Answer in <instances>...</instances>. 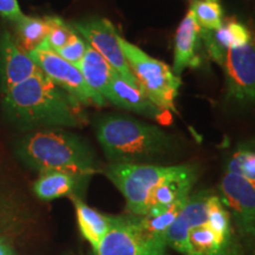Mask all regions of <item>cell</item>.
Returning <instances> with one entry per match:
<instances>
[{
	"mask_svg": "<svg viewBox=\"0 0 255 255\" xmlns=\"http://www.w3.org/2000/svg\"><path fill=\"white\" fill-rule=\"evenodd\" d=\"M1 96L6 117L21 129L75 128L84 124L79 103L41 71Z\"/></svg>",
	"mask_w": 255,
	"mask_h": 255,
	"instance_id": "1",
	"label": "cell"
},
{
	"mask_svg": "<svg viewBox=\"0 0 255 255\" xmlns=\"http://www.w3.org/2000/svg\"><path fill=\"white\" fill-rule=\"evenodd\" d=\"M14 152L27 168L39 174L62 171L90 178L101 171L91 145L60 128L30 131L18 139Z\"/></svg>",
	"mask_w": 255,
	"mask_h": 255,
	"instance_id": "2",
	"label": "cell"
},
{
	"mask_svg": "<svg viewBox=\"0 0 255 255\" xmlns=\"http://www.w3.org/2000/svg\"><path fill=\"white\" fill-rule=\"evenodd\" d=\"M95 129L111 163H144L173 150V137L131 117L104 115L96 121Z\"/></svg>",
	"mask_w": 255,
	"mask_h": 255,
	"instance_id": "3",
	"label": "cell"
},
{
	"mask_svg": "<svg viewBox=\"0 0 255 255\" xmlns=\"http://www.w3.org/2000/svg\"><path fill=\"white\" fill-rule=\"evenodd\" d=\"M38 227L37 210L20 175L0 156V240L25 241Z\"/></svg>",
	"mask_w": 255,
	"mask_h": 255,
	"instance_id": "4",
	"label": "cell"
},
{
	"mask_svg": "<svg viewBox=\"0 0 255 255\" xmlns=\"http://www.w3.org/2000/svg\"><path fill=\"white\" fill-rule=\"evenodd\" d=\"M120 44L142 92L161 110L175 111L174 103L182 84L181 78L167 64L146 55L121 36Z\"/></svg>",
	"mask_w": 255,
	"mask_h": 255,
	"instance_id": "5",
	"label": "cell"
},
{
	"mask_svg": "<svg viewBox=\"0 0 255 255\" xmlns=\"http://www.w3.org/2000/svg\"><path fill=\"white\" fill-rule=\"evenodd\" d=\"M169 170L170 167L146 163H110L101 171L123 194L128 213L144 216L152 193Z\"/></svg>",
	"mask_w": 255,
	"mask_h": 255,
	"instance_id": "6",
	"label": "cell"
},
{
	"mask_svg": "<svg viewBox=\"0 0 255 255\" xmlns=\"http://www.w3.org/2000/svg\"><path fill=\"white\" fill-rule=\"evenodd\" d=\"M219 190L239 241L247 255H255V181L226 171Z\"/></svg>",
	"mask_w": 255,
	"mask_h": 255,
	"instance_id": "7",
	"label": "cell"
},
{
	"mask_svg": "<svg viewBox=\"0 0 255 255\" xmlns=\"http://www.w3.org/2000/svg\"><path fill=\"white\" fill-rule=\"evenodd\" d=\"M164 238L146 232L138 216H116L114 225L92 250V255H165Z\"/></svg>",
	"mask_w": 255,
	"mask_h": 255,
	"instance_id": "8",
	"label": "cell"
},
{
	"mask_svg": "<svg viewBox=\"0 0 255 255\" xmlns=\"http://www.w3.org/2000/svg\"><path fill=\"white\" fill-rule=\"evenodd\" d=\"M71 27L79 33L83 39L97 51L110 64L111 68L132 87L138 88L135 76L132 75L120 44V34L110 20L105 18H90L73 21ZM141 90V89H139ZM142 91V90H141Z\"/></svg>",
	"mask_w": 255,
	"mask_h": 255,
	"instance_id": "9",
	"label": "cell"
},
{
	"mask_svg": "<svg viewBox=\"0 0 255 255\" xmlns=\"http://www.w3.org/2000/svg\"><path fill=\"white\" fill-rule=\"evenodd\" d=\"M28 55L44 75L68 92L77 103L98 105L97 100L88 88L77 66L66 62L44 43L31 51Z\"/></svg>",
	"mask_w": 255,
	"mask_h": 255,
	"instance_id": "10",
	"label": "cell"
},
{
	"mask_svg": "<svg viewBox=\"0 0 255 255\" xmlns=\"http://www.w3.org/2000/svg\"><path fill=\"white\" fill-rule=\"evenodd\" d=\"M222 66L225 69L228 100L239 104L255 103L254 41L229 49Z\"/></svg>",
	"mask_w": 255,
	"mask_h": 255,
	"instance_id": "11",
	"label": "cell"
},
{
	"mask_svg": "<svg viewBox=\"0 0 255 255\" xmlns=\"http://www.w3.org/2000/svg\"><path fill=\"white\" fill-rule=\"evenodd\" d=\"M212 191L200 190L188 197L186 205L165 233V244L183 255H189V234L193 229L207 225L208 200Z\"/></svg>",
	"mask_w": 255,
	"mask_h": 255,
	"instance_id": "12",
	"label": "cell"
},
{
	"mask_svg": "<svg viewBox=\"0 0 255 255\" xmlns=\"http://www.w3.org/2000/svg\"><path fill=\"white\" fill-rule=\"evenodd\" d=\"M40 70L7 30L0 32V92L20 84Z\"/></svg>",
	"mask_w": 255,
	"mask_h": 255,
	"instance_id": "13",
	"label": "cell"
},
{
	"mask_svg": "<svg viewBox=\"0 0 255 255\" xmlns=\"http://www.w3.org/2000/svg\"><path fill=\"white\" fill-rule=\"evenodd\" d=\"M197 176L199 168L196 165L181 164L170 167L167 176L161 181L152 193L146 214L163 210L176 201L189 196Z\"/></svg>",
	"mask_w": 255,
	"mask_h": 255,
	"instance_id": "14",
	"label": "cell"
},
{
	"mask_svg": "<svg viewBox=\"0 0 255 255\" xmlns=\"http://www.w3.org/2000/svg\"><path fill=\"white\" fill-rule=\"evenodd\" d=\"M104 100L126 110L133 111V113L148 117H154L161 123H168L170 119L167 111L156 107L144 95V92H142L138 88L130 85L117 72H115L111 77L104 94Z\"/></svg>",
	"mask_w": 255,
	"mask_h": 255,
	"instance_id": "15",
	"label": "cell"
},
{
	"mask_svg": "<svg viewBox=\"0 0 255 255\" xmlns=\"http://www.w3.org/2000/svg\"><path fill=\"white\" fill-rule=\"evenodd\" d=\"M200 37L210 58L221 66L225 63L226 53L229 49L242 46L253 40L251 31L246 25L234 18L225 19L220 28L215 31L201 28Z\"/></svg>",
	"mask_w": 255,
	"mask_h": 255,
	"instance_id": "16",
	"label": "cell"
},
{
	"mask_svg": "<svg viewBox=\"0 0 255 255\" xmlns=\"http://www.w3.org/2000/svg\"><path fill=\"white\" fill-rule=\"evenodd\" d=\"M189 255H247L234 228L218 233L205 225L189 234Z\"/></svg>",
	"mask_w": 255,
	"mask_h": 255,
	"instance_id": "17",
	"label": "cell"
},
{
	"mask_svg": "<svg viewBox=\"0 0 255 255\" xmlns=\"http://www.w3.org/2000/svg\"><path fill=\"white\" fill-rule=\"evenodd\" d=\"M200 33L201 27L190 8L178 25L175 36L173 72L178 77L187 68H196L200 65V57L197 56Z\"/></svg>",
	"mask_w": 255,
	"mask_h": 255,
	"instance_id": "18",
	"label": "cell"
},
{
	"mask_svg": "<svg viewBox=\"0 0 255 255\" xmlns=\"http://www.w3.org/2000/svg\"><path fill=\"white\" fill-rule=\"evenodd\" d=\"M89 177L62 173V171H49L39 174L34 181L32 191L41 201H51L64 196H78L88 186Z\"/></svg>",
	"mask_w": 255,
	"mask_h": 255,
	"instance_id": "19",
	"label": "cell"
},
{
	"mask_svg": "<svg viewBox=\"0 0 255 255\" xmlns=\"http://www.w3.org/2000/svg\"><path fill=\"white\" fill-rule=\"evenodd\" d=\"M78 69L81 70L82 76L85 83H87L88 88L90 89L92 95L97 100L98 105L103 107L107 103V101L104 100V94L111 81V77L116 71L89 44L87 52L83 57L82 62L79 63Z\"/></svg>",
	"mask_w": 255,
	"mask_h": 255,
	"instance_id": "20",
	"label": "cell"
},
{
	"mask_svg": "<svg viewBox=\"0 0 255 255\" xmlns=\"http://www.w3.org/2000/svg\"><path fill=\"white\" fill-rule=\"evenodd\" d=\"M71 200L75 205L79 232L85 240L90 242L94 250L114 225L116 216L102 214L98 210L85 205L78 196H72Z\"/></svg>",
	"mask_w": 255,
	"mask_h": 255,
	"instance_id": "21",
	"label": "cell"
},
{
	"mask_svg": "<svg viewBox=\"0 0 255 255\" xmlns=\"http://www.w3.org/2000/svg\"><path fill=\"white\" fill-rule=\"evenodd\" d=\"M15 41L25 52L30 53L45 40L49 26L44 18L24 15L20 20L14 23Z\"/></svg>",
	"mask_w": 255,
	"mask_h": 255,
	"instance_id": "22",
	"label": "cell"
},
{
	"mask_svg": "<svg viewBox=\"0 0 255 255\" xmlns=\"http://www.w3.org/2000/svg\"><path fill=\"white\" fill-rule=\"evenodd\" d=\"M190 8L199 26L203 30L215 31L223 23V11L220 0H193Z\"/></svg>",
	"mask_w": 255,
	"mask_h": 255,
	"instance_id": "23",
	"label": "cell"
},
{
	"mask_svg": "<svg viewBox=\"0 0 255 255\" xmlns=\"http://www.w3.org/2000/svg\"><path fill=\"white\" fill-rule=\"evenodd\" d=\"M45 20L47 26H49V31H47V36L43 43L51 50H59L60 47L65 46L69 43V40L75 36L76 32L71 27V25L66 24L59 17L47 15L45 17Z\"/></svg>",
	"mask_w": 255,
	"mask_h": 255,
	"instance_id": "24",
	"label": "cell"
},
{
	"mask_svg": "<svg viewBox=\"0 0 255 255\" xmlns=\"http://www.w3.org/2000/svg\"><path fill=\"white\" fill-rule=\"evenodd\" d=\"M228 173L237 174L246 180L255 181V150L250 148H241L232 155L228 161Z\"/></svg>",
	"mask_w": 255,
	"mask_h": 255,
	"instance_id": "25",
	"label": "cell"
},
{
	"mask_svg": "<svg viewBox=\"0 0 255 255\" xmlns=\"http://www.w3.org/2000/svg\"><path fill=\"white\" fill-rule=\"evenodd\" d=\"M88 49V43L83 39L82 37L78 36V33H75L69 43L65 46L60 47L59 50L55 51L57 55L65 59L66 62L73 64L78 68L79 63L82 62L83 57H84L85 52Z\"/></svg>",
	"mask_w": 255,
	"mask_h": 255,
	"instance_id": "26",
	"label": "cell"
},
{
	"mask_svg": "<svg viewBox=\"0 0 255 255\" xmlns=\"http://www.w3.org/2000/svg\"><path fill=\"white\" fill-rule=\"evenodd\" d=\"M0 15L6 20L17 23L24 17L17 0H0Z\"/></svg>",
	"mask_w": 255,
	"mask_h": 255,
	"instance_id": "27",
	"label": "cell"
},
{
	"mask_svg": "<svg viewBox=\"0 0 255 255\" xmlns=\"http://www.w3.org/2000/svg\"><path fill=\"white\" fill-rule=\"evenodd\" d=\"M0 255H14V252L12 250V245L4 240H0Z\"/></svg>",
	"mask_w": 255,
	"mask_h": 255,
	"instance_id": "28",
	"label": "cell"
}]
</instances>
